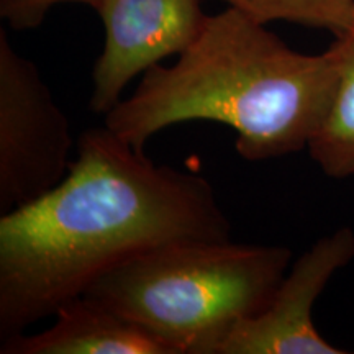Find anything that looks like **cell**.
Returning <instances> with one entry per match:
<instances>
[{"label":"cell","instance_id":"obj_10","mask_svg":"<svg viewBox=\"0 0 354 354\" xmlns=\"http://www.w3.org/2000/svg\"><path fill=\"white\" fill-rule=\"evenodd\" d=\"M68 2L87 3L97 8L102 0H0V15L15 30H32L43 24L55 6Z\"/></svg>","mask_w":354,"mask_h":354},{"label":"cell","instance_id":"obj_5","mask_svg":"<svg viewBox=\"0 0 354 354\" xmlns=\"http://www.w3.org/2000/svg\"><path fill=\"white\" fill-rule=\"evenodd\" d=\"M95 10L105 26L91 95L99 115L122 100L136 76L190 46L207 19L201 0H102Z\"/></svg>","mask_w":354,"mask_h":354},{"label":"cell","instance_id":"obj_9","mask_svg":"<svg viewBox=\"0 0 354 354\" xmlns=\"http://www.w3.org/2000/svg\"><path fill=\"white\" fill-rule=\"evenodd\" d=\"M259 21H290L328 30L335 38L354 32V0H223Z\"/></svg>","mask_w":354,"mask_h":354},{"label":"cell","instance_id":"obj_8","mask_svg":"<svg viewBox=\"0 0 354 354\" xmlns=\"http://www.w3.org/2000/svg\"><path fill=\"white\" fill-rule=\"evenodd\" d=\"M338 76L330 105L307 146L310 158L333 179L354 176V32L331 43Z\"/></svg>","mask_w":354,"mask_h":354},{"label":"cell","instance_id":"obj_2","mask_svg":"<svg viewBox=\"0 0 354 354\" xmlns=\"http://www.w3.org/2000/svg\"><path fill=\"white\" fill-rule=\"evenodd\" d=\"M333 46L304 55L236 8L207 15L198 37L172 66L156 64L105 115V127L143 149L158 131L210 120L236 131L246 161L307 149L333 95Z\"/></svg>","mask_w":354,"mask_h":354},{"label":"cell","instance_id":"obj_4","mask_svg":"<svg viewBox=\"0 0 354 354\" xmlns=\"http://www.w3.org/2000/svg\"><path fill=\"white\" fill-rule=\"evenodd\" d=\"M74 140L37 66L0 32V215L63 183Z\"/></svg>","mask_w":354,"mask_h":354},{"label":"cell","instance_id":"obj_3","mask_svg":"<svg viewBox=\"0 0 354 354\" xmlns=\"http://www.w3.org/2000/svg\"><path fill=\"white\" fill-rule=\"evenodd\" d=\"M284 246L176 243L146 251L86 290L166 344L171 354H215L238 322L259 313L290 263Z\"/></svg>","mask_w":354,"mask_h":354},{"label":"cell","instance_id":"obj_1","mask_svg":"<svg viewBox=\"0 0 354 354\" xmlns=\"http://www.w3.org/2000/svg\"><path fill=\"white\" fill-rule=\"evenodd\" d=\"M230 238L205 177L154 165L105 125L91 128L63 183L0 215V342L146 251Z\"/></svg>","mask_w":354,"mask_h":354},{"label":"cell","instance_id":"obj_7","mask_svg":"<svg viewBox=\"0 0 354 354\" xmlns=\"http://www.w3.org/2000/svg\"><path fill=\"white\" fill-rule=\"evenodd\" d=\"M50 328L0 342L2 354H171L166 344L99 300L81 295L55 313Z\"/></svg>","mask_w":354,"mask_h":354},{"label":"cell","instance_id":"obj_6","mask_svg":"<svg viewBox=\"0 0 354 354\" xmlns=\"http://www.w3.org/2000/svg\"><path fill=\"white\" fill-rule=\"evenodd\" d=\"M354 258V232L344 227L300 256L256 315L238 322L215 354H342L315 328L312 310L330 279Z\"/></svg>","mask_w":354,"mask_h":354}]
</instances>
